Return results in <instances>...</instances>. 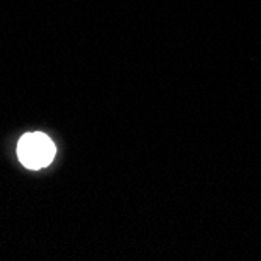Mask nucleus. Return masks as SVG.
Returning <instances> with one entry per match:
<instances>
[{
    "label": "nucleus",
    "mask_w": 261,
    "mask_h": 261,
    "mask_svg": "<svg viewBox=\"0 0 261 261\" xmlns=\"http://www.w3.org/2000/svg\"><path fill=\"white\" fill-rule=\"evenodd\" d=\"M52 139L44 133H27L19 139L17 156L29 169H41L49 166L55 156Z\"/></svg>",
    "instance_id": "obj_1"
}]
</instances>
